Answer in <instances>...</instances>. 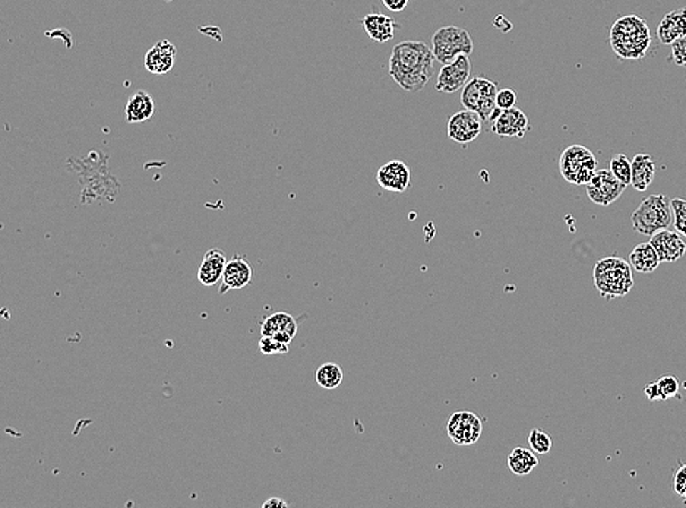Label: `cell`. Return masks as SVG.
I'll return each instance as SVG.
<instances>
[{
	"label": "cell",
	"instance_id": "6da1fadb",
	"mask_svg": "<svg viewBox=\"0 0 686 508\" xmlns=\"http://www.w3.org/2000/svg\"><path fill=\"white\" fill-rule=\"evenodd\" d=\"M432 49L415 40H405L394 46L388 74L407 93H419L435 74Z\"/></svg>",
	"mask_w": 686,
	"mask_h": 508
},
{
	"label": "cell",
	"instance_id": "7a4b0ae2",
	"mask_svg": "<svg viewBox=\"0 0 686 508\" xmlns=\"http://www.w3.org/2000/svg\"><path fill=\"white\" fill-rule=\"evenodd\" d=\"M651 44L647 22L637 15L619 18L610 28V46L623 61H640Z\"/></svg>",
	"mask_w": 686,
	"mask_h": 508
},
{
	"label": "cell",
	"instance_id": "3957f363",
	"mask_svg": "<svg viewBox=\"0 0 686 508\" xmlns=\"http://www.w3.org/2000/svg\"><path fill=\"white\" fill-rule=\"evenodd\" d=\"M594 283L603 297L613 299L628 294L634 286L630 261L616 257L600 259L594 267Z\"/></svg>",
	"mask_w": 686,
	"mask_h": 508
},
{
	"label": "cell",
	"instance_id": "277c9868",
	"mask_svg": "<svg viewBox=\"0 0 686 508\" xmlns=\"http://www.w3.org/2000/svg\"><path fill=\"white\" fill-rule=\"evenodd\" d=\"M631 221L634 230L645 236L670 227L673 224L672 199L663 194L647 196L632 213Z\"/></svg>",
	"mask_w": 686,
	"mask_h": 508
},
{
	"label": "cell",
	"instance_id": "5b68a950",
	"mask_svg": "<svg viewBox=\"0 0 686 508\" xmlns=\"http://www.w3.org/2000/svg\"><path fill=\"white\" fill-rule=\"evenodd\" d=\"M559 171L568 184L587 185L597 171V160L587 146L571 145L560 154Z\"/></svg>",
	"mask_w": 686,
	"mask_h": 508
},
{
	"label": "cell",
	"instance_id": "8992f818",
	"mask_svg": "<svg viewBox=\"0 0 686 508\" xmlns=\"http://www.w3.org/2000/svg\"><path fill=\"white\" fill-rule=\"evenodd\" d=\"M473 47L471 36L460 26H442L432 36V51L442 65L453 62L461 54H470Z\"/></svg>",
	"mask_w": 686,
	"mask_h": 508
},
{
	"label": "cell",
	"instance_id": "52a82bcc",
	"mask_svg": "<svg viewBox=\"0 0 686 508\" xmlns=\"http://www.w3.org/2000/svg\"><path fill=\"white\" fill-rule=\"evenodd\" d=\"M496 82L483 76H474L461 89V104L464 109L475 111L486 122L496 109Z\"/></svg>",
	"mask_w": 686,
	"mask_h": 508
},
{
	"label": "cell",
	"instance_id": "ba28073f",
	"mask_svg": "<svg viewBox=\"0 0 686 508\" xmlns=\"http://www.w3.org/2000/svg\"><path fill=\"white\" fill-rule=\"evenodd\" d=\"M446 432L457 445H473L483 432L480 417L471 412H455L446 422Z\"/></svg>",
	"mask_w": 686,
	"mask_h": 508
},
{
	"label": "cell",
	"instance_id": "9c48e42d",
	"mask_svg": "<svg viewBox=\"0 0 686 508\" xmlns=\"http://www.w3.org/2000/svg\"><path fill=\"white\" fill-rule=\"evenodd\" d=\"M489 121L492 122V131L498 136L503 138H524L531 129L528 117L520 109H495Z\"/></svg>",
	"mask_w": 686,
	"mask_h": 508
},
{
	"label": "cell",
	"instance_id": "30bf717a",
	"mask_svg": "<svg viewBox=\"0 0 686 508\" xmlns=\"http://www.w3.org/2000/svg\"><path fill=\"white\" fill-rule=\"evenodd\" d=\"M626 185L622 184L610 170L600 169L587 184V195L594 204L607 206L623 194Z\"/></svg>",
	"mask_w": 686,
	"mask_h": 508
},
{
	"label": "cell",
	"instance_id": "8fae6325",
	"mask_svg": "<svg viewBox=\"0 0 686 508\" xmlns=\"http://www.w3.org/2000/svg\"><path fill=\"white\" fill-rule=\"evenodd\" d=\"M471 62L468 59V54H461L457 59H454L453 62L442 65L439 74H438V81H436V89L440 93H457L460 89L465 86V84L471 79Z\"/></svg>",
	"mask_w": 686,
	"mask_h": 508
},
{
	"label": "cell",
	"instance_id": "7c38bea8",
	"mask_svg": "<svg viewBox=\"0 0 686 508\" xmlns=\"http://www.w3.org/2000/svg\"><path fill=\"white\" fill-rule=\"evenodd\" d=\"M483 119L471 110H460L454 113L446 124L448 138L458 144H470L482 134Z\"/></svg>",
	"mask_w": 686,
	"mask_h": 508
},
{
	"label": "cell",
	"instance_id": "4fadbf2b",
	"mask_svg": "<svg viewBox=\"0 0 686 508\" xmlns=\"http://www.w3.org/2000/svg\"><path fill=\"white\" fill-rule=\"evenodd\" d=\"M376 181L378 185L385 191L403 194L410 186L411 173L405 163L400 160H393L388 161L378 170Z\"/></svg>",
	"mask_w": 686,
	"mask_h": 508
},
{
	"label": "cell",
	"instance_id": "5bb4252c",
	"mask_svg": "<svg viewBox=\"0 0 686 508\" xmlns=\"http://www.w3.org/2000/svg\"><path fill=\"white\" fill-rule=\"evenodd\" d=\"M252 276H253V272L249 261L243 255H233V258L228 259L226 265L220 293L224 294L228 290H237V289L246 287L251 283Z\"/></svg>",
	"mask_w": 686,
	"mask_h": 508
},
{
	"label": "cell",
	"instance_id": "9a60e30c",
	"mask_svg": "<svg viewBox=\"0 0 686 508\" xmlns=\"http://www.w3.org/2000/svg\"><path fill=\"white\" fill-rule=\"evenodd\" d=\"M650 237V244L654 246L662 262H675L686 254V244L682 241L677 231L675 233L663 229Z\"/></svg>",
	"mask_w": 686,
	"mask_h": 508
},
{
	"label": "cell",
	"instance_id": "2e32d148",
	"mask_svg": "<svg viewBox=\"0 0 686 508\" xmlns=\"http://www.w3.org/2000/svg\"><path fill=\"white\" fill-rule=\"evenodd\" d=\"M262 336L274 337L286 344L296 337L297 333V322L296 319L287 312H276L270 318H266L261 327Z\"/></svg>",
	"mask_w": 686,
	"mask_h": 508
},
{
	"label": "cell",
	"instance_id": "e0dca14e",
	"mask_svg": "<svg viewBox=\"0 0 686 508\" xmlns=\"http://www.w3.org/2000/svg\"><path fill=\"white\" fill-rule=\"evenodd\" d=\"M228 259L221 249H210L198 268V280L203 286H216L224 274Z\"/></svg>",
	"mask_w": 686,
	"mask_h": 508
},
{
	"label": "cell",
	"instance_id": "ac0fdd59",
	"mask_svg": "<svg viewBox=\"0 0 686 508\" xmlns=\"http://www.w3.org/2000/svg\"><path fill=\"white\" fill-rule=\"evenodd\" d=\"M176 61V47L168 40L158 41L145 56V68L154 75L170 72Z\"/></svg>",
	"mask_w": 686,
	"mask_h": 508
},
{
	"label": "cell",
	"instance_id": "d6986e66",
	"mask_svg": "<svg viewBox=\"0 0 686 508\" xmlns=\"http://www.w3.org/2000/svg\"><path fill=\"white\" fill-rule=\"evenodd\" d=\"M657 37L663 44H672L686 37V8L672 11L663 16L657 26Z\"/></svg>",
	"mask_w": 686,
	"mask_h": 508
},
{
	"label": "cell",
	"instance_id": "ffe728a7",
	"mask_svg": "<svg viewBox=\"0 0 686 508\" xmlns=\"http://www.w3.org/2000/svg\"><path fill=\"white\" fill-rule=\"evenodd\" d=\"M126 122L143 124L156 114V104L153 97L146 91H136L126 104Z\"/></svg>",
	"mask_w": 686,
	"mask_h": 508
},
{
	"label": "cell",
	"instance_id": "44dd1931",
	"mask_svg": "<svg viewBox=\"0 0 686 508\" xmlns=\"http://www.w3.org/2000/svg\"><path fill=\"white\" fill-rule=\"evenodd\" d=\"M363 28L370 40L376 43H386L394 39L397 24L390 16L382 14H372L363 18Z\"/></svg>",
	"mask_w": 686,
	"mask_h": 508
},
{
	"label": "cell",
	"instance_id": "7402d4cb",
	"mask_svg": "<svg viewBox=\"0 0 686 508\" xmlns=\"http://www.w3.org/2000/svg\"><path fill=\"white\" fill-rule=\"evenodd\" d=\"M655 176V161L652 156L640 153L632 159V181L631 185L634 189L642 192L645 191L654 181Z\"/></svg>",
	"mask_w": 686,
	"mask_h": 508
},
{
	"label": "cell",
	"instance_id": "603a6c76",
	"mask_svg": "<svg viewBox=\"0 0 686 508\" xmlns=\"http://www.w3.org/2000/svg\"><path fill=\"white\" fill-rule=\"evenodd\" d=\"M630 264L632 268H635L640 273H652L655 268L659 267L662 262L657 252H655L654 246L648 244H640L638 246L634 248V251L630 254L628 258Z\"/></svg>",
	"mask_w": 686,
	"mask_h": 508
},
{
	"label": "cell",
	"instance_id": "cb8c5ba5",
	"mask_svg": "<svg viewBox=\"0 0 686 508\" xmlns=\"http://www.w3.org/2000/svg\"><path fill=\"white\" fill-rule=\"evenodd\" d=\"M506 464H508L510 470L514 474L525 476V474H530L537 467V464H539V460H537L533 450H527V448L517 447L511 452V454L506 457Z\"/></svg>",
	"mask_w": 686,
	"mask_h": 508
},
{
	"label": "cell",
	"instance_id": "d4e9b609",
	"mask_svg": "<svg viewBox=\"0 0 686 508\" xmlns=\"http://www.w3.org/2000/svg\"><path fill=\"white\" fill-rule=\"evenodd\" d=\"M343 377H344V374H343L341 367L337 365V364H333V362L321 365L315 372L316 384L319 387L325 388V390H334V388L340 387L341 382H343Z\"/></svg>",
	"mask_w": 686,
	"mask_h": 508
},
{
	"label": "cell",
	"instance_id": "484cf974",
	"mask_svg": "<svg viewBox=\"0 0 686 508\" xmlns=\"http://www.w3.org/2000/svg\"><path fill=\"white\" fill-rule=\"evenodd\" d=\"M609 170L626 186L632 181V161L625 154H615L610 160Z\"/></svg>",
	"mask_w": 686,
	"mask_h": 508
},
{
	"label": "cell",
	"instance_id": "4316f807",
	"mask_svg": "<svg viewBox=\"0 0 686 508\" xmlns=\"http://www.w3.org/2000/svg\"><path fill=\"white\" fill-rule=\"evenodd\" d=\"M528 444H530V448L537 453V454H548L550 450H552V447H553V441L552 438L540 431V429H537L534 428L530 435H528Z\"/></svg>",
	"mask_w": 686,
	"mask_h": 508
},
{
	"label": "cell",
	"instance_id": "83f0119b",
	"mask_svg": "<svg viewBox=\"0 0 686 508\" xmlns=\"http://www.w3.org/2000/svg\"><path fill=\"white\" fill-rule=\"evenodd\" d=\"M673 224L679 234L686 237V199H672Z\"/></svg>",
	"mask_w": 686,
	"mask_h": 508
},
{
	"label": "cell",
	"instance_id": "f1b7e54d",
	"mask_svg": "<svg viewBox=\"0 0 686 508\" xmlns=\"http://www.w3.org/2000/svg\"><path fill=\"white\" fill-rule=\"evenodd\" d=\"M657 385H659L662 400H667L670 397H675L679 392V381L675 375H665V377L659 378Z\"/></svg>",
	"mask_w": 686,
	"mask_h": 508
},
{
	"label": "cell",
	"instance_id": "f546056e",
	"mask_svg": "<svg viewBox=\"0 0 686 508\" xmlns=\"http://www.w3.org/2000/svg\"><path fill=\"white\" fill-rule=\"evenodd\" d=\"M259 350L263 353V354H278V353H287L288 352V344L274 339V337H268V336H262L261 342H259Z\"/></svg>",
	"mask_w": 686,
	"mask_h": 508
},
{
	"label": "cell",
	"instance_id": "4dcf8cb0",
	"mask_svg": "<svg viewBox=\"0 0 686 508\" xmlns=\"http://www.w3.org/2000/svg\"><path fill=\"white\" fill-rule=\"evenodd\" d=\"M672 46V61L680 68H686V37L676 40Z\"/></svg>",
	"mask_w": 686,
	"mask_h": 508
},
{
	"label": "cell",
	"instance_id": "1f68e13d",
	"mask_svg": "<svg viewBox=\"0 0 686 508\" xmlns=\"http://www.w3.org/2000/svg\"><path fill=\"white\" fill-rule=\"evenodd\" d=\"M517 101V94L510 88H503L496 94V107L500 110L513 109Z\"/></svg>",
	"mask_w": 686,
	"mask_h": 508
},
{
	"label": "cell",
	"instance_id": "d6a6232c",
	"mask_svg": "<svg viewBox=\"0 0 686 508\" xmlns=\"http://www.w3.org/2000/svg\"><path fill=\"white\" fill-rule=\"evenodd\" d=\"M673 489L683 498L686 504V464L680 466V469L675 473Z\"/></svg>",
	"mask_w": 686,
	"mask_h": 508
},
{
	"label": "cell",
	"instance_id": "836d02e7",
	"mask_svg": "<svg viewBox=\"0 0 686 508\" xmlns=\"http://www.w3.org/2000/svg\"><path fill=\"white\" fill-rule=\"evenodd\" d=\"M644 393L647 396V399L650 402H655V400H662V396H660V390H659V385H657V381L655 382H651L648 385H645L644 388Z\"/></svg>",
	"mask_w": 686,
	"mask_h": 508
},
{
	"label": "cell",
	"instance_id": "e575fe53",
	"mask_svg": "<svg viewBox=\"0 0 686 508\" xmlns=\"http://www.w3.org/2000/svg\"><path fill=\"white\" fill-rule=\"evenodd\" d=\"M386 9H390L391 12H401L407 8L408 0H382Z\"/></svg>",
	"mask_w": 686,
	"mask_h": 508
},
{
	"label": "cell",
	"instance_id": "d590c367",
	"mask_svg": "<svg viewBox=\"0 0 686 508\" xmlns=\"http://www.w3.org/2000/svg\"><path fill=\"white\" fill-rule=\"evenodd\" d=\"M262 507H263V508H273V507H278V508L283 507V508H286V507H288V504H287L284 499H281V498L273 497V498H270V499H266V501L262 504Z\"/></svg>",
	"mask_w": 686,
	"mask_h": 508
}]
</instances>
